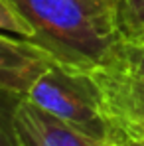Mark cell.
<instances>
[{"label": "cell", "instance_id": "cell-6", "mask_svg": "<svg viewBox=\"0 0 144 146\" xmlns=\"http://www.w3.org/2000/svg\"><path fill=\"white\" fill-rule=\"evenodd\" d=\"M0 30L2 32H10V34H18L20 38H30V28L24 20L4 2L0 0Z\"/></svg>", "mask_w": 144, "mask_h": 146}, {"label": "cell", "instance_id": "cell-11", "mask_svg": "<svg viewBox=\"0 0 144 146\" xmlns=\"http://www.w3.org/2000/svg\"><path fill=\"white\" fill-rule=\"evenodd\" d=\"M144 32V22L142 24H140V28H138V30H136V34H134V36H132V38H126V40H134V38H138V36H140V34H142Z\"/></svg>", "mask_w": 144, "mask_h": 146}, {"label": "cell", "instance_id": "cell-7", "mask_svg": "<svg viewBox=\"0 0 144 146\" xmlns=\"http://www.w3.org/2000/svg\"><path fill=\"white\" fill-rule=\"evenodd\" d=\"M109 142H115L119 146H144V136L138 134L136 130H132L130 126H126L124 122H117L113 138Z\"/></svg>", "mask_w": 144, "mask_h": 146}, {"label": "cell", "instance_id": "cell-9", "mask_svg": "<svg viewBox=\"0 0 144 146\" xmlns=\"http://www.w3.org/2000/svg\"><path fill=\"white\" fill-rule=\"evenodd\" d=\"M117 122H124L126 126H130L132 130H136L138 134L144 136V119H136V121H117Z\"/></svg>", "mask_w": 144, "mask_h": 146}, {"label": "cell", "instance_id": "cell-2", "mask_svg": "<svg viewBox=\"0 0 144 146\" xmlns=\"http://www.w3.org/2000/svg\"><path fill=\"white\" fill-rule=\"evenodd\" d=\"M26 99L97 142H109L113 138L117 122L93 73L71 69L55 61L34 83Z\"/></svg>", "mask_w": 144, "mask_h": 146}, {"label": "cell", "instance_id": "cell-3", "mask_svg": "<svg viewBox=\"0 0 144 146\" xmlns=\"http://www.w3.org/2000/svg\"><path fill=\"white\" fill-rule=\"evenodd\" d=\"M53 63L55 59L34 42L0 34V95L28 97L34 83Z\"/></svg>", "mask_w": 144, "mask_h": 146}, {"label": "cell", "instance_id": "cell-8", "mask_svg": "<svg viewBox=\"0 0 144 146\" xmlns=\"http://www.w3.org/2000/svg\"><path fill=\"white\" fill-rule=\"evenodd\" d=\"M14 103L10 107H4L0 103V146H16L14 130H12V109H14Z\"/></svg>", "mask_w": 144, "mask_h": 146}, {"label": "cell", "instance_id": "cell-1", "mask_svg": "<svg viewBox=\"0 0 144 146\" xmlns=\"http://www.w3.org/2000/svg\"><path fill=\"white\" fill-rule=\"evenodd\" d=\"M30 28V42L71 69L97 73L119 51L117 10L87 0H4Z\"/></svg>", "mask_w": 144, "mask_h": 146}, {"label": "cell", "instance_id": "cell-12", "mask_svg": "<svg viewBox=\"0 0 144 146\" xmlns=\"http://www.w3.org/2000/svg\"><path fill=\"white\" fill-rule=\"evenodd\" d=\"M97 146H119V144H115V142H101V144H97Z\"/></svg>", "mask_w": 144, "mask_h": 146}, {"label": "cell", "instance_id": "cell-5", "mask_svg": "<svg viewBox=\"0 0 144 146\" xmlns=\"http://www.w3.org/2000/svg\"><path fill=\"white\" fill-rule=\"evenodd\" d=\"M117 20L122 38H132L144 22V0H119Z\"/></svg>", "mask_w": 144, "mask_h": 146}, {"label": "cell", "instance_id": "cell-10", "mask_svg": "<svg viewBox=\"0 0 144 146\" xmlns=\"http://www.w3.org/2000/svg\"><path fill=\"white\" fill-rule=\"evenodd\" d=\"M87 2L101 4V6H109V8H115V10L119 12V0H87Z\"/></svg>", "mask_w": 144, "mask_h": 146}, {"label": "cell", "instance_id": "cell-13", "mask_svg": "<svg viewBox=\"0 0 144 146\" xmlns=\"http://www.w3.org/2000/svg\"><path fill=\"white\" fill-rule=\"evenodd\" d=\"M134 40H138V42H144V32L140 34V36H138V38H134Z\"/></svg>", "mask_w": 144, "mask_h": 146}, {"label": "cell", "instance_id": "cell-4", "mask_svg": "<svg viewBox=\"0 0 144 146\" xmlns=\"http://www.w3.org/2000/svg\"><path fill=\"white\" fill-rule=\"evenodd\" d=\"M12 130L16 146H97L93 138L77 132L30 99H18L12 109Z\"/></svg>", "mask_w": 144, "mask_h": 146}]
</instances>
